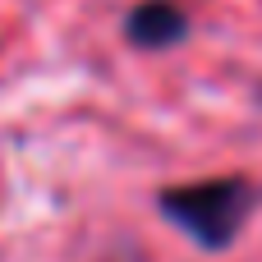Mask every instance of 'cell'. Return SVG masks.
I'll return each mask as SVG.
<instances>
[{
  "label": "cell",
  "instance_id": "1",
  "mask_svg": "<svg viewBox=\"0 0 262 262\" xmlns=\"http://www.w3.org/2000/svg\"><path fill=\"white\" fill-rule=\"evenodd\" d=\"M262 207V184L249 175H207L157 193V212L203 253H226Z\"/></svg>",
  "mask_w": 262,
  "mask_h": 262
},
{
  "label": "cell",
  "instance_id": "2",
  "mask_svg": "<svg viewBox=\"0 0 262 262\" xmlns=\"http://www.w3.org/2000/svg\"><path fill=\"white\" fill-rule=\"evenodd\" d=\"M120 32H124V41L134 51L166 55V51H180L193 37V14L180 0H138V5L124 9Z\"/></svg>",
  "mask_w": 262,
  "mask_h": 262
}]
</instances>
